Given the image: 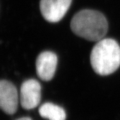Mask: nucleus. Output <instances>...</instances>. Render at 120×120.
I'll use <instances>...</instances> for the list:
<instances>
[{"label":"nucleus","instance_id":"nucleus-6","mask_svg":"<svg viewBox=\"0 0 120 120\" xmlns=\"http://www.w3.org/2000/svg\"><path fill=\"white\" fill-rule=\"evenodd\" d=\"M57 65V56L54 52L45 51L39 54L35 62L36 73L39 79L48 82L52 80Z\"/></svg>","mask_w":120,"mask_h":120},{"label":"nucleus","instance_id":"nucleus-5","mask_svg":"<svg viewBox=\"0 0 120 120\" xmlns=\"http://www.w3.org/2000/svg\"><path fill=\"white\" fill-rule=\"evenodd\" d=\"M18 92L11 82L0 80V109L8 115H13L18 107Z\"/></svg>","mask_w":120,"mask_h":120},{"label":"nucleus","instance_id":"nucleus-2","mask_svg":"<svg viewBox=\"0 0 120 120\" xmlns=\"http://www.w3.org/2000/svg\"><path fill=\"white\" fill-rule=\"evenodd\" d=\"M95 72L100 75L114 73L120 66V47L115 39L103 38L95 45L90 55Z\"/></svg>","mask_w":120,"mask_h":120},{"label":"nucleus","instance_id":"nucleus-7","mask_svg":"<svg viewBox=\"0 0 120 120\" xmlns=\"http://www.w3.org/2000/svg\"><path fill=\"white\" fill-rule=\"evenodd\" d=\"M39 115L49 120H65L66 113L61 107L54 103H43L39 108Z\"/></svg>","mask_w":120,"mask_h":120},{"label":"nucleus","instance_id":"nucleus-3","mask_svg":"<svg viewBox=\"0 0 120 120\" xmlns=\"http://www.w3.org/2000/svg\"><path fill=\"white\" fill-rule=\"evenodd\" d=\"M71 2L72 0H40V11L47 22L57 23L64 18Z\"/></svg>","mask_w":120,"mask_h":120},{"label":"nucleus","instance_id":"nucleus-8","mask_svg":"<svg viewBox=\"0 0 120 120\" xmlns=\"http://www.w3.org/2000/svg\"><path fill=\"white\" fill-rule=\"evenodd\" d=\"M17 120H32L30 117H22V118H19Z\"/></svg>","mask_w":120,"mask_h":120},{"label":"nucleus","instance_id":"nucleus-4","mask_svg":"<svg viewBox=\"0 0 120 120\" xmlns=\"http://www.w3.org/2000/svg\"><path fill=\"white\" fill-rule=\"evenodd\" d=\"M41 86L39 82L30 79L23 82L20 88V103L25 109H32L38 107L41 101Z\"/></svg>","mask_w":120,"mask_h":120},{"label":"nucleus","instance_id":"nucleus-1","mask_svg":"<svg viewBox=\"0 0 120 120\" xmlns=\"http://www.w3.org/2000/svg\"><path fill=\"white\" fill-rule=\"evenodd\" d=\"M70 27L77 36L90 41H98L107 34L109 25L101 12L86 9L74 15Z\"/></svg>","mask_w":120,"mask_h":120}]
</instances>
